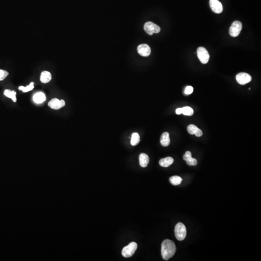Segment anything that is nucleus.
<instances>
[{"label":"nucleus","instance_id":"3","mask_svg":"<svg viewBox=\"0 0 261 261\" xmlns=\"http://www.w3.org/2000/svg\"><path fill=\"white\" fill-rule=\"evenodd\" d=\"M138 248V244L135 242H131L128 246L123 248L122 255L125 258H129L133 255Z\"/></svg>","mask_w":261,"mask_h":261},{"label":"nucleus","instance_id":"25","mask_svg":"<svg viewBox=\"0 0 261 261\" xmlns=\"http://www.w3.org/2000/svg\"><path fill=\"white\" fill-rule=\"evenodd\" d=\"M194 135L196 136H197V137H200L203 135V132H202V131L200 129H198V130L196 132V134H194Z\"/></svg>","mask_w":261,"mask_h":261},{"label":"nucleus","instance_id":"8","mask_svg":"<svg viewBox=\"0 0 261 261\" xmlns=\"http://www.w3.org/2000/svg\"><path fill=\"white\" fill-rule=\"evenodd\" d=\"M210 7L214 13L219 14L223 11V7L222 3L218 0H210Z\"/></svg>","mask_w":261,"mask_h":261},{"label":"nucleus","instance_id":"15","mask_svg":"<svg viewBox=\"0 0 261 261\" xmlns=\"http://www.w3.org/2000/svg\"><path fill=\"white\" fill-rule=\"evenodd\" d=\"M46 97L43 92H38L35 94L33 97V100L37 103H41L45 101Z\"/></svg>","mask_w":261,"mask_h":261},{"label":"nucleus","instance_id":"17","mask_svg":"<svg viewBox=\"0 0 261 261\" xmlns=\"http://www.w3.org/2000/svg\"><path fill=\"white\" fill-rule=\"evenodd\" d=\"M4 95L5 96L12 99L14 102H16V92L15 91H11L10 90H6L4 91Z\"/></svg>","mask_w":261,"mask_h":261},{"label":"nucleus","instance_id":"12","mask_svg":"<svg viewBox=\"0 0 261 261\" xmlns=\"http://www.w3.org/2000/svg\"><path fill=\"white\" fill-rule=\"evenodd\" d=\"M161 144L164 146H169L170 143V140L169 138V134L168 132H164L161 135Z\"/></svg>","mask_w":261,"mask_h":261},{"label":"nucleus","instance_id":"7","mask_svg":"<svg viewBox=\"0 0 261 261\" xmlns=\"http://www.w3.org/2000/svg\"><path fill=\"white\" fill-rule=\"evenodd\" d=\"M251 76L246 73H240L236 76V80L240 85H245L251 81Z\"/></svg>","mask_w":261,"mask_h":261},{"label":"nucleus","instance_id":"23","mask_svg":"<svg viewBox=\"0 0 261 261\" xmlns=\"http://www.w3.org/2000/svg\"><path fill=\"white\" fill-rule=\"evenodd\" d=\"M9 73L7 71L3 70L0 69V81H2L4 80L7 76L8 75Z\"/></svg>","mask_w":261,"mask_h":261},{"label":"nucleus","instance_id":"1","mask_svg":"<svg viewBox=\"0 0 261 261\" xmlns=\"http://www.w3.org/2000/svg\"><path fill=\"white\" fill-rule=\"evenodd\" d=\"M175 244L171 240H164L161 244V254L164 260L167 261L174 256L176 251Z\"/></svg>","mask_w":261,"mask_h":261},{"label":"nucleus","instance_id":"13","mask_svg":"<svg viewBox=\"0 0 261 261\" xmlns=\"http://www.w3.org/2000/svg\"><path fill=\"white\" fill-rule=\"evenodd\" d=\"M51 74L48 71H43L41 74L40 81L43 83H48L51 81Z\"/></svg>","mask_w":261,"mask_h":261},{"label":"nucleus","instance_id":"22","mask_svg":"<svg viewBox=\"0 0 261 261\" xmlns=\"http://www.w3.org/2000/svg\"><path fill=\"white\" fill-rule=\"evenodd\" d=\"M198 129L199 128L197 127L193 124H190V125H189L187 128L188 132L190 135H194Z\"/></svg>","mask_w":261,"mask_h":261},{"label":"nucleus","instance_id":"21","mask_svg":"<svg viewBox=\"0 0 261 261\" xmlns=\"http://www.w3.org/2000/svg\"><path fill=\"white\" fill-rule=\"evenodd\" d=\"M34 82H31L30 84L26 86V87H24V86H20L19 88V89L20 91H22L23 92H28L29 91H32L33 88H34Z\"/></svg>","mask_w":261,"mask_h":261},{"label":"nucleus","instance_id":"5","mask_svg":"<svg viewBox=\"0 0 261 261\" xmlns=\"http://www.w3.org/2000/svg\"><path fill=\"white\" fill-rule=\"evenodd\" d=\"M144 30L148 34L152 36L153 33H160L161 28L159 26L151 22H147L144 26Z\"/></svg>","mask_w":261,"mask_h":261},{"label":"nucleus","instance_id":"11","mask_svg":"<svg viewBox=\"0 0 261 261\" xmlns=\"http://www.w3.org/2000/svg\"><path fill=\"white\" fill-rule=\"evenodd\" d=\"M183 159L186 161L187 164L190 166H195L197 164L196 159L192 158V153L189 151H187L184 154Z\"/></svg>","mask_w":261,"mask_h":261},{"label":"nucleus","instance_id":"24","mask_svg":"<svg viewBox=\"0 0 261 261\" xmlns=\"http://www.w3.org/2000/svg\"><path fill=\"white\" fill-rule=\"evenodd\" d=\"M193 88L192 86H187L186 87L185 91H184V93L186 95H189L192 94L193 92Z\"/></svg>","mask_w":261,"mask_h":261},{"label":"nucleus","instance_id":"9","mask_svg":"<svg viewBox=\"0 0 261 261\" xmlns=\"http://www.w3.org/2000/svg\"><path fill=\"white\" fill-rule=\"evenodd\" d=\"M48 106L53 109L58 110L65 106V102L63 100L59 101L58 99H52L48 103Z\"/></svg>","mask_w":261,"mask_h":261},{"label":"nucleus","instance_id":"14","mask_svg":"<svg viewBox=\"0 0 261 261\" xmlns=\"http://www.w3.org/2000/svg\"><path fill=\"white\" fill-rule=\"evenodd\" d=\"M174 162V159L170 157L161 159L159 161V164L161 167H167L171 165Z\"/></svg>","mask_w":261,"mask_h":261},{"label":"nucleus","instance_id":"16","mask_svg":"<svg viewBox=\"0 0 261 261\" xmlns=\"http://www.w3.org/2000/svg\"><path fill=\"white\" fill-rule=\"evenodd\" d=\"M149 161V156L145 153H141L139 156V163L141 167H147Z\"/></svg>","mask_w":261,"mask_h":261},{"label":"nucleus","instance_id":"2","mask_svg":"<svg viewBox=\"0 0 261 261\" xmlns=\"http://www.w3.org/2000/svg\"><path fill=\"white\" fill-rule=\"evenodd\" d=\"M175 237L179 241H182L185 239L187 235V230L184 224L179 222L176 225L175 229Z\"/></svg>","mask_w":261,"mask_h":261},{"label":"nucleus","instance_id":"4","mask_svg":"<svg viewBox=\"0 0 261 261\" xmlns=\"http://www.w3.org/2000/svg\"><path fill=\"white\" fill-rule=\"evenodd\" d=\"M197 54L198 58L203 64H206L210 59V54L208 51L204 47H199L197 49Z\"/></svg>","mask_w":261,"mask_h":261},{"label":"nucleus","instance_id":"20","mask_svg":"<svg viewBox=\"0 0 261 261\" xmlns=\"http://www.w3.org/2000/svg\"><path fill=\"white\" fill-rule=\"evenodd\" d=\"M182 114H183V115H186V116H190L193 115L194 113L193 110L189 107V106H185V107L182 108Z\"/></svg>","mask_w":261,"mask_h":261},{"label":"nucleus","instance_id":"26","mask_svg":"<svg viewBox=\"0 0 261 261\" xmlns=\"http://www.w3.org/2000/svg\"><path fill=\"white\" fill-rule=\"evenodd\" d=\"M182 111V108H178V109H177L176 110H175V113L178 115H180V114H181Z\"/></svg>","mask_w":261,"mask_h":261},{"label":"nucleus","instance_id":"18","mask_svg":"<svg viewBox=\"0 0 261 261\" xmlns=\"http://www.w3.org/2000/svg\"><path fill=\"white\" fill-rule=\"evenodd\" d=\"M169 181L172 185L177 186L181 184L182 181V179L179 176L175 175V176L171 177L169 179Z\"/></svg>","mask_w":261,"mask_h":261},{"label":"nucleus","instance_id":"6","mask_svg":"<svg viewBox=\"0 0 261 261\" xmlns=\"http://www.w3.org/2000/svg\"><path fill=\"white\" fill-rule=\"evenodd\" d=\"M242 28V24L241 22L235 21L232 23L229 30V33L231 36L237 37L239 36Z\"/></svg>","mask_w":261,"mask_h":261},{"label":"nucleus","instance_id":"19","mask_svg":"<svg viewBox=\"0 0 261 261\" xmlns=\"http://www.w3.org/2000/svg\"><path fill=\"white\" fill-rule=\"evenodd\" d=\"M140 142V136L138 134L135 132L132 134V135L131 140V144L133 146L138 145Z\"/></svg>","mask_w":261,"mask_h":261},{"label":"nucleus","instance_id":"10","mask_svg":"<svg viewBox=\"0 0 261 261\" xmlns=\"http://www.w3.org/2000/svg\"><path fill=\"white\" fill-rule=\"evenodd\" d=\"M138 53L143 57H148L151 53V49L148 45L141 44L138 48Z\"/></svg>","mask_w":261,"mask_h":261}]
</instances>
